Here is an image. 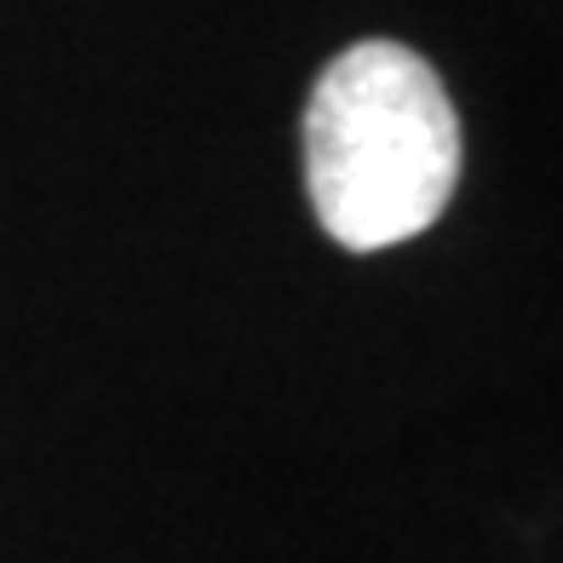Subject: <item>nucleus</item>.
<instances>
[{
  "label": "nucleus",
  "mask_w": 563,
  "mask_h": 563,
  "mask_svg": "<svg viewBox=\"0 0 563 563\" xmlns=\"http://www.w3.org/2000/svg\"><path fill=\"white\" fill-rule=\"evenodd\" d=\"M460 121L420 53L363 41L328 64L305 110V185L340 247H397L449 208Z\"/></svg>",
  "instance_id": "f257e3e1"
}]
</instances>
